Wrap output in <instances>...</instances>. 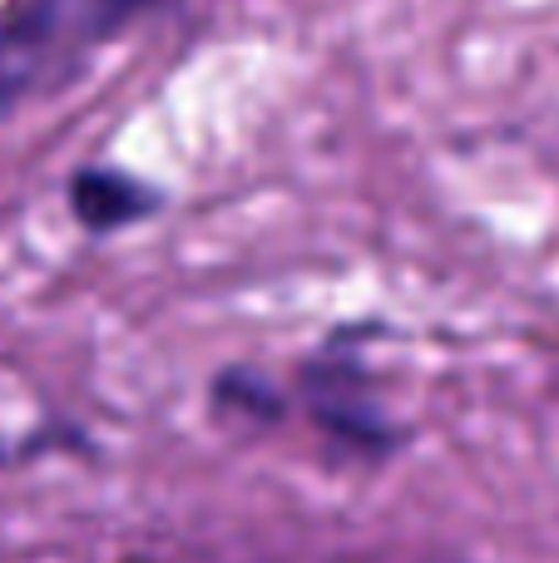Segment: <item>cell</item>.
<instances>
[{"label":"cell","instance_id":"1","mask_svg":"<svg viewBox=\"0 0 559 563\" xmlns=\"http://www.w3.org/2000/svg\"><path fill=\"white\" fill-rule=\"evenodd\" d=\"M164 0H20L0 20V119L69 89L105 45Z\"/></svg>","mask_w":559,"mask_h":563},{"label":"cell","instance_id":"2","mask_svg":"<svg viewBox=\"0 0 559 563\" xmlns=\"http://www.w3.org/2000/svg\"><path fill=\"white\" fill-rule=\"evenodd\" d=\"M303 386H307L313 416L322 420L332 435L352 440V445H386V440H392L376 400L366 396V376L357 361H332V356L313 361V366L303 371Z\"/></svg>","mask_w":559,"mask_h":563},{"label":"cell","instance_id":"3","mask_svg":"<svg viewBox=\"0 0 559 563\" xmlns=\"http://www.w3.org/2000/svg\"><path fill=\"white\" fill-rule=\"evenodd\" d=\"M164 208V194L149 188L144 178L124 174L109 164H85L69 174V213L79 218V228L95 238L124 233V228L144 223Z\"/></svg>","mask_w":559,"mask_h":563}]
</instances>
